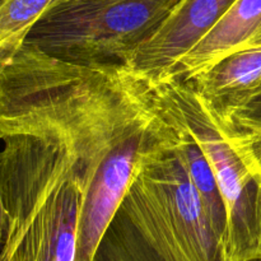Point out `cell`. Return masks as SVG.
Instances as JSON below:
<instances>
[{"label": "cell", "mask_w": 261, "mask_h": 261, "mask_svg": "<svg viewBox=\"0 0 261 261\" xmlns=\"http://www.w3.org/2000/svg\"><path fill=\"white\" fill-rule=\"evenodd\" d=\"M10 134L43 138L71 161L84 190L75 261H93L138 161L170 125L125 65H76L24 43L0 70V138Z\"/></svg>", "instance_id": "cell-1"}, {"label": "cell", "mask_w": 261, "mask_h": 261, "mask_svg": "<svg viewBox=\"0 0 261 261\" xmlns=\"http://www.w3.org/2000/svg\"><path fill=\"white\" fill-rule=\"evenodd\" d=\"M7 232L0 261H75L84 190L68 155L30 134L0 138Z\"/></svg>", "instance_id": "cell-2"}, {"label": "cell", "mask_w": 261, "mask_h": 261, "mask_svg": "<svg viewBox=\"0 0 261 261\" xmlns=\"http://www.w3.org/2000/svg\"><path fill=\"white\" fill-rule=\"evenodd\" d=\"M149 86L158 109L188 129L213 168L228 216L229 259H259L261 135L217 116L186 81Z\"/></svg>", "instance_id": "cell-3"}, {"label": "cell", "mask_w": 261, "mask_h": 261, "mask_svg": "<svg viewBox=\"0 0 261 261\" xmlns=\"http://www.w3.org/2000/svg\"><path fill=\"white\" fill-rule=\"evenodd\" d=\"M119 209L167 261H231L176 153L171 126L139 158Z\"/></svg>", "instance_id": "cell-4"}, {"label": "cell", "mask_w": 261, "mask_h": 261, "mask_svg": "<svg viewBox=\"0 0 261 261\" xmlns=\"http://www.w3.org/2000/svg\"><path fill=\"white\" fill-rule=\"evenodd\" d=\"M180 2L58 0L24 43L76 65H126Z\"/></svg>", "instance_id": "cell-5"}, {"label": "cell", "mask_w": 261, "mask_h": 261, "mask_svg": "<svg viewBox=\"0 0 261 261\" xmlns=\"http://www.w3.org/2000/svg\"><path fill=\"white\" fill-rule=\"evenodd\" d=\"M234 3L236 0H181L125 66L148 83H161Z\"/></svg>", "instance_id": "cell-6"}, {"label": "cell", "mask_w": 261, "mask_h": 261, "mask_svg": "<svg viewBox=\"0 0 261 261\" xmlns=\"http://www.w3.org/2000/svg\"><path fill=\"white\" fill-rule=\"evenodd\" d=\"M256 46H261V0H236L218 23L176 63L163 82L185 81L231 54Z\"/></svg>", "instance_id": "cell-7"}, {"label": "cell", "mask_w": 261, "mask_h": 261, "mask_svg": "<svg viewBox=\"0 0 261 261\" xmlns=\"http://www.w3.org/2000/svg\"><path fill=\"white\" fill-rule=\"evenodd\" d=\"M185 81L212 112L229 120L261 92V46L231 54Z\"/></svg>", "instance_id": "cell-8"}, {"label": "cell", "mask_w": 261, "mask_h": 261, "mask_svg": "<svg viewBox=\"0 0 261 261\" xmlns=\"http://www.w3.org/2000/svg\"><path fill=\"white\" fill-rule=\"evenodd\" d=\"M153 102H154V99H153ZM154 106L161 114V116L172 127L173 147H175L176 153L180 157L181 163L185 167L194 188L198 191L199 196H200L201 201L205 206V211L211 218L217 236L223 242L229 256L228 216H227L226 204L222 198L213 168H212L211 163L204 154L200 145L194 139L193 135L188 132V129L182 124L176 121L175 119L161 111L155 103Z\"/></svg>", "instance_id": "cell-9"}, {"label": "cell", "mask_w": 261, "mask_h": 261, "mask_svg": "<svg viewBox=\"0 0 261 261\" xmlns=\"http://www.w3.org/2000/svg\"><path fill=\"white\" fill-rule=\"evenodd\" d=\"M58 0H0V70L24 45L36 23Z\"/></svg>", "instance_id": "cell-10"}, {"label": "cell", "mask_w": 261, "mask_h": 261, "mask_svg": "<svg viewBox=\"0 0 261 261\" xmlns=\"http://www.w3.org/2000/svg\"><path fill=\"white\" fill-rule=\"evenodd\" d=\"M93 261L167 260L145 241L130 219L119 209L99 241Z\"/></svg>", "instance_id": "cell-11"}, {"label": "cell", "mask_w": 261, "mask_h": 261, "mask_svg": "<svg viewBox=\"0 0 261 261\" xmlns=\"http://www.w3.org/2000/svg\"><path fill=\"white\" fill-rule=\"evenodd\" d=\"M229 120L249 132L261 135V92L237 110Z\"/></svg>", "instance_id": "cell-12"}, {"label": "cell", "mask_w": 261, "mask_h": 261, "mask_svg": "<svg viewBox=\"0 0 261 261\" xmlns=\"http://www.w3.org/2000/svg\"><path fill=\"white\" fill-rule=\"evenodd\" d=\"M5 232H7V212H5L2 185H0V252H2L3 246H4Z\"/></svg>", "instance_id": "cell-13"}, {"label": "cell", "mask_w": 261, "mask_h": 261, "mask_svg": "<svg viewBox=\"0 0 261 261\" xmlns=\"http://www.w3.org/2000/svg\"><path fill=\"white\" fill-rule=\"evenodd\" d=\"M247 261H261V257H259V259H252V260H247Z\"/></svg>", "instance_id": "cell-14"}]
</instances>
